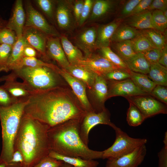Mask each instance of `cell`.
I'll use <instances>...</instances> for the list:
<instances>
[{
    "label": "cell",
    "mask_w": 167,
    "mask_h": 167,
    "mask_svg": "<svg viewBox=\"0 0 167 167\" xmlns=\"http://www.w3.org/2000/svg\"><path fill=\"white\" fill-rule=\"evenodd\" d=\"M86 112L71 93L58 86L32 94L24 113L50 128L72 119L82 120Z\"/></svg>",
    "instance_id": "1"
},
{
    "label": "cell",
    "mask_w": 167,
    "mask_h": 167,
    "mask_svg": "<svg viewBox=\"0 0 167 167\" xmlns=\"http://www.w3.org/2000/svg\"><path fill=\"white\" fill-rule=\"evenodd\" d=\"M49 128L24 113L15 139L14 149L22 154L24 167H33L49 155L50 148L48 131Z\"/></svg>",
    "instance_id": "2"
},
{
    "label": "cell",
    "mask_w": 167,
    "mask_h": 167,
    "mask_svg": "<svg viewBox=\"0 0 167 167\" xmlns=\"http://www.w3.org/2000/svg\"><path fill=\"white\" fill-rule=\"evenodd\" d=\"M82 120H70L49 128L48 135L50 151L62 155L88 160L102 159V151L90 149L80 136Z\"/></svg>",
    "instance_id": "3"
},
{
    "label": "cell",
    "mask_w": 167,
    "mask_h": 167,
    "mask_svg": "<svg viewBox=\"0 0 167 167\" xmlns=\"http://www.w3.org/2000/svg\"><path fill=\"white\" fill-rule=\"evenodd\" d=\"M28 100H19L8 107L0 106L2 147L0 160L7 164L14 152V143Z\"/></svg>",
    "instance_id": "4"
},
{
    "label": "cell",
    "mask_w": 167,
    "mask_h": 167,
    "mask_svg": "<svg viewBox=\"0 0 167 167\" xmlns=\"http://www.w3.org/2000/svg\"><path fill=\"white\" fill-rule=\"evenodd\" d=\"M11 73L23 80L33 93L61 86L59 75L47 66H24Z\"/></svg>",
    "instance_id": "5"
},
{
    "label": "cell",
    "mask_w": 167,
    "mask_h": 167,
    "mask_svg": "<svg viewBox=\"0 0 167 167\" xmlns=\"http://www.w3.org/2000/svg\"><path fill=\"white\" fill-rule=\"evenodd\" d=\"M116 137L113 144L102 151V159L118 157L129 153L138 147L145 144L147 140L145 138H135L117 127L114 130Z\"/></svg>",
    "instance_id": "6"
},
{
    "label": "cell",
    "mask_w": 167,
    "mask_h": 167,
    "mask_svg": "<svg viewBox=\"0 0 167 167\" xmlns=\"http://www.w3.org/2000/svg\"><path fill=\"white\" fill-rule=\"evenodd\" d=\"M25 9L26 20L24 27L36 29L48 37H60L61 35L59 32L34 7L31 2L29 1L26 2Z\"/></svg>",
    "instance_id": "7"
},
{
    "label": "cell",
    "mask_w": 167,
    "mask_h": 167,
    "mask_svg": "<svg viewBox=\"0 0 167 167\" xmlns=\"http://www.w3.org/2000/svg\"><path fill=\"white\" fill-rule=\"evenodd\" d=\"M99 124L108 125L114 130L117 127L111 122L110 113L106 109L99 113H86L80 122V136L83 141L87 146L89 142V134L90 131Z\"/></svg>",
    "instance_id": "8"
},
{
    "label": "cell",
    "mask_w": 167,
    "mask_h": 167,
    "mask_svg": "<svg viewBox=\"0 0 167 167\" xmlns=\"http://www.w3.org/2000/svg\"><path fill=\"white\" fill-rule=\"evenodd\" d=\"M149 95H138L126 98L139 109L145 119L158 114L167 113L166 105Z\"/></svg>",
    "instance_id": "9"
},
{
    "label": "cell",
    "mask_w": 167,
    "mask_h": 167,
    "mask_svg": "<svg viewBox=\"0 0 167 167\" xmlns=\"http://www.w3.org/2000/svg\"><path fill=\"white\" fill-rule=\"evenodd\" d=\"M53 70L61 76L69 85L80 105L87 112H95L89 101L86 92V86L81 81L64 69L55 66Z\"/></svg>",
    "instance_id": "10"
},
{
    "label": "cell",
    "mask_w": 167,
    "mask_h": 167,
    "mask_svg": "<svg viewBox=\"0 0 167 167\" xmlns=\"http://www.w3.org/2000/svg\"><path fill=\"white\" fill-rule=\"evenodd\" d=\"M146 152L145 144L141 145L121 156L108 159L105 167H139L143 161Z\"/></svg>",
    "instance_id": "11"
},
{
    "label": "cell",
    "mask_w": 167,
    "mask_h": 167,
    "mask_svg": "<svg viewBox=\"0 0 167 167\" xmlns=\"http://www.w3.org/2000/svg\"><path fill=\"white\" fill-rule=\"evenodd\" d=\"M108 84L107 99L118 96L126 98L149 94L140 89L130 78L121 81H109V84L108 82Z\"/></svg>",
    "instance_id": "12"
},
{
    "label": "cell",
    "mask_w": 167,
    "mask_h": 167,
    "mask_svg": "<svg viewBox=\"0 0 167 167\" xmlns=\"http://www.w3.org/2000/svg\"><path fill=\"white\" fill-rule=\"evenodd\" d=\"M72 2L71 1L68 0L56 1L55 19L58 27L62 30H71L74 27L75 23H76Z\"/></svg>",
    "instance_id": "13"
},
{
    "label": "cell",
    "mask_w": 167,
    "mask_h": 167,
    "mask_svg": "<svg viewBox=\"0 0 167 167\" xmlns=\"http://www.w3.org/2000/svg\"><path fill=\"white\" fill-rule=\"evenodd\" d=\"M16 79L11 73L0 77V82H5L2 86L13 97L18 100H28L33 93L25 84L17 81Z\"/></svg>",
    "instance_id": "14"
},
{
    "label": "cell",
    "mask_w": 167,
    "mask_h": 167,
    "mask_svg": "<svg viewBox=\"0 0 167 167\" xmlns=\"http://www.w3.org/2000/svg\"><path fill=\"white\" fill-rule=\"evenodd\" d=\"M76 65L85 66L97 75L102 76L110 71L118 69L101 55L93 53L84 57Z\"/></svg>",
    "instance_id": "15"
},
{
    "label": "cell",
    "mask_w": 167,
    "mask_h": 167,
    "mask_svg": "<svg viewBox=\"0 0 167 167\" xmlns=\"http://www.w3.org/2000/svg\"><path fill=\"white\" fill-rule=\"evenodd\" d=\"M22 36L28 45L43 57H47L46 45L48 36L45 34L34 28L24 27Z\"/></svg>",
    "instance_id": "16"
},
{
    "label": "cell",
    "mask_w": 167,
    "mask_h": 167,
    "mask_svg": "<svg viewBox=\"0 0 167 167\" xmlns=\"http://www.w3.org/2000/svg\"><path fill=\"white\" fill-rule=\"evenodd\" d=\"M26 20V14L22 0L15 3L11 15L6 27L13 31L18 38L22 37Z\"/></svg>",
    "instance_id": "17"
},
{
    "label": "cell",
    "mask_w": 167,
    "mask_h": 167,
    "mask_svg": "<svg viewBox=\"0 0 167 167\" xmlns=\"http://www.w3.org/2000/svg\"><path fill=\"white\" fill-rule=\"evenodd\" d=\"M97 28L94 26L86 28L75 37V41L76 46L84 52L85 56L92 54L96 49Z\"/></svg>",
    "instance_id": "18"
},
{
    "label": "cell",
    "mask_w": 167,
    "mask_h": 167,
    "mask_svg": "<svg viewBox=\"0 0 167 167\" xmlns=\"http://www.w3.org/2000/svg\"><path fill=\"white\" fill-rule=\"evenodd\" d=\"M91 90L95 100V112L99 113L106 109L104 103L107 99L108 81L102 76L97 75Z\"/></svg>",
    "instance_id": "19"
},
{
    "label": "cell",
    "mask_w": 167,
    "mask_h": 167,
    "mask_svg": "<svg viewBox=\"0 0 167 167\" xmlns=\"http://www.w3.org/2000/svg\"><path fill=\"white\" fill-rule=\"evenodd\" d=\"M46 53L55 60L62 69H65L70 65L62 46L59 37H48Z\"/></svg>",
    "instance_id": "20"
},
{
    "label": "cell",
    "mask_w": 167,
    "mask_h": 167,
    "mask_svg": "<svg viewBox=\"0 0 167 167\" xmlns=\"http://www.w3.org/2000/svg\"><path fill=\"white\" fill-rule=\"evenodd\" d=\"M121 20L118 19L107 24L101 25L97 28L96 49L109 47L112 36L120 25Z\"/></svg>",
    "instance_id": "21"
},
{
    "label": "cell",
    "mask_w": 167,
    "mask_h": 167,
    "mask_svg": "<svg viewBox=\"0 0 167 167\" xmlns=\"http://www.w3.org/2000/svg\"><path fill=\"white\" fill-rule=\"evenodd\" d=\"M72 76L81 81L91 89L97 75L87 67L80 65H71L63 69Z\"/></svg>",
    "instance_id": "22"
},
{
    "label": "cell",
    "mask_w": 167,
    "mask_h": 167,
    "mask_svg": "<svg viewBox=\"0 0 167 167\" xmlns=\"http://www.w3.org/2000/svg\"><path fill=\"white\" fill-rule=\"evenodd\" d=\"M118 2L111 0H94L88 22H94L104 17L116 7Z\"/></svg>",
    "instance_id": "23"
},
{
    "label": "cell",
    "mask_w": 167,
    "mask_h": 167,
    "mask_svg": "<svg viewBox=\"0 0 167 167\" xmlns=\"http://www.w3.org/2000/svg\"><path fill=\"white\" fill-rule=\"evenodd\" d=\"M28 44L22 37L18 38L13 46L9 58L7 68L8 71L18 69L22 67V63L24 58V51L25 47Z\"/></svg>",
    "instance_id": "24"
},
{
    "label": "cell",
    "mask_w": 167,
    "mask_h": 167,
    "mask_svg": "<svg viewBox=\"0 0 167 167\" xmlns=\"http://www.w3.org/2000/svg\"><path fill=\"white\" fill-rule=\"evenodd\" d=\"M62 48L66 57L71 65H76L84 57L81 50L74 45L65 36L60 37Z\"/></svg>",
    "instance_id": "25"
},
{
    "label": "cell",
    "mask_w": 167,
    "mask_h": 167,
    "mask_svg": "<svg viewBox=\"0 0 167 167\" xmlns=\"http://www.w3.org/2000/svg\"><path fill=\"white\" fill-rule=\"evenodd\" d=\"M128 17L127 25L131 27L140 30L153 28L152 23L151 11H146Z\"/></svg>",
    "instance_id": "26"
},
{
    "label": "cell",
    "mask_w": 167,
    "mask_h": 167,
    "mask_svg": "<svg viewBox=\"0 0 167 167\" xmlns=\"http://www.w3.org/2000/svg\"><path fill=\"white\" fill-rule=\"evenodd\" d=\"M49 156L58 160L68 163L73 167H97L99 163L94 160H88L79 157L64 156L50 151Z\"/></svg>",
    "instance_id": "27"
},
{
    "label": "cell",
    "mask_w": 167,
    "mask_h": 167,
    "mask_svg": "<svg viewBox=\"0 0 167 167\" xmlns=\"http://www.w3.org/2000/svg\"><path fill=\"white\" fill-rule=\"evenodd\" d=\"M124 62L131 71L146 75L149 72L150 64L142 53L136 54L130 59Z\"/></svg>",
    "instance_id": "28"
},
{
    "label": "cell",
    "mask_w": 167,
    "mask_h": 167,
    "mask_svg": "<svg viewBox=\"0 0 167 167\" xmlns=\"http://www.w3.org/2000/svg\"><path fill=\"white\" fill-rule=\"evenodd\" d=\"M147 75L156 85L167 86V68L158 62L150 64Z\"/></svg>",
    "instance_id": "29"
},
{
    "label": "cell",
    "mask_w": 167,
    "mask_h": 167,
    "mask_svg": "<svg viewBox=\"0 0 167 167\" xmlns=\"http://www.w3.org/2000/svg\"><path fill=\"white\" fill-rule=\"evenodd\" d=\"M139 31L127 25L120 26L116 29L111 39V42L116 43L131 40L136 37Z\"/></svg>",
    "instance_id": "30"
},
{
    "label": "cell",
    "mask_w": 167,
    "mask_h": 167,
    "mask_svg": "<svg viewBox=\"0 0 167 167\" xmlns=\"http://www.w3.org/2000/svg\"><path fill=\"white\" fill-rule=\"evenodd\" d=\"M130 79L140 89L150 94L156 85L147 75L129 71Z\"/></svg>",
    "instance_id": "31"
},
{
    "label": "cell",
    "mask_w": 167,
    "mask_h": 167,
    "mask_svg": "<svg viewBox=\"0 0 167 167\" xmlns=\"http://www.w3.org/2000/svg\"><path fill=\"white\" fill-rule=\"evenodd\" d=\"M113 43V48L116 54L124 61L130 59L136 54L133 49L131 40Z\"/></svg>",
    "instance_id": "32"
},
{
    "label": "cell",
    "mask_w": 167,
    "mask_h": 167,
    "mask_svg": "<svg viewBox=\"0 0 167 167\" xmlns=\"http://www.w3.org/2000/svg\"><path fill=\"white\" fill-rule=\"evenodd\" d=\"M140 32L156 48L161 50L163 49L166 43L165 37L162 33L154 28L140 30Z\"/></svg>",
    "instance_id": "33"
},
{
    "label": "cell",
    "mask_w": 167,
    "mask_h": 167,
    "mask_svg": "<svg viewBox=\"0 0 167 167\" xmlns=\"http://www.w3.org/2000/svg\"><path fill=\"white\" fill-rule=\"evenodd\" d=\"M102 56L105 58L118 69L127 71L129 70L125 62L109 47H105L100 49Z\"/></svg>",
    "instance_id": "34"
},
{
    "label": "cell",
    "mask_w": 167,
    "mask_h": 167,
    "mask_svg": "<svg viewBox=\"0 0 167 167\" xmlns=\"http://www.w3.org/2000/svg\"><path fill=\"white\" fill-rule=\"evenodd\" d=\"M127 112L126 121L130 126L136 127L140 125L145 119L139 109L130 101Z\"/></svg>",
    "instance_id": "35"
},
{
    "label": "cell",
    "mask_w": 167,
    "mask_h": 167,
    "mask_svg": "<svg viewBox=\"0 0 167 167\" xmlns=\"http://www.w3.org/2000/svg\"><path fill=\"white\" fill-rule=\"evenodd\" d=\"M131 41L133 49L136 54L143 53L150 49L156 48L140 31L139 34Z\"/></svg>",
    "instance_id": "36"
},
{
    "label": "cell",
    "mask_w": 167,
    "mask_h": 167,
    "mask_svg": "<svg viewBox=\"0 0 167 167\" xmlns=\"http://www.w3.org/2000/svg\"><path fill=\"white\" fill-rule=\"evenodd\" d=\"M152 23L154 29L163 33L167 27V18L163 12L159 10L152 11Z\"/></svg>",
    "instance_id": "37"
},
{
    "label": "cell",
    "mask_w": 167,
    "mask_h": 167,
    "mask_svg": "<svg viewBox=\"0 0 167 167\" xmlns=\"http://www.w3.org/2000/svg\"><path fill=\"white\" fill-rule=\"evenodd\" d=\"M35 2L38 7L49 18L54 20L56 1L51 0H36Z\"/></svg>",
    "instance_id": "38"
},
{
    "label": "cell",
    "mask_w": 167,
    "mask_h": 167,
    "mask_svg": "<svg viewBox=\"0 0 167 167\" xmlns=\"http://www.w3.org/2000/svg\"><path fill=\"white\" fill-rule=\"evenodd\" d=\"M12 46L5 44H0V72H8L7 63Z\"/></svg>",
    "instance_id": "39"
},
{
    "label": "cell",
    "mask_w": 167,
    "mask_h": 167,
    "mask_svg": "<svg viewBox=\"0 0 167 167\" xmlns=\"http://www.w3.org/2000/svg\"><path fill=\"white\" fill-rule=\"evenodd\" d=\"M18 39L15 33L11 29L5 27L0 30V44H5L13 46Z\"/></svg>",
    "instance_id": "40"
},
{
    "label": "cell",
    "mask_w": 167,
    "mask_h": 167,
    "mask_svg": "<svg viewBox=\"0 0 167 167\" xmlns=\"http://www.w3.org/2000/svg\"><path fill=\"white\" fill-rule=\"evenodd\" d=\"M129 71L117 69L108 72L102 76L108 81H121L130 78Z\"/></svg>",
    "instance_id": "41"
},
{
    "label": "cell",
    "mask_w": 167,
    "mask_h": 167,
    "mask_svg": "<svg viewBox=\"0 0 167 167\" xmlns=\"http://www.w3.org/2000/svg\"><path fill=\"white\" fill-rule=\"evenodd\" d=\"M19 100L13 97L0 85V106L6 107L17 102Z\"/></svg>",
    "instance_id": "42"
},
{
    "label": "cell",
    "mask_w": 167,
    "mask_h": 167,
    "mask_svg": "<svg viewBox=\"0 0 167 167\" xmlns=\"http://www.w3.org/2000/svg\"><path fill=\"white\" fill-rule=\"evenodd\" d=\"M140 1L130 0L126 2L120 11L118 19H122L130 16L134 8Z\"/></svg>",
    "instance_id": "43"
},
{
    "label": "cell",
    "mask_w": 167,
    "mask_h": 167,
    "mask_svg": "<svg viewBox=\"0 0 167 167\" xmlns=\"http://www.w3.org/2000/svg\"><path fill=\"white\" fill-rule=\"evenodd\" d=\"M51 63H48L43 61L36 57H24L22 63V67L27 66L32 67L41 66H46L50 68Z\"/></svg>",
    "instance_id": "44"
},
{
    "label": "cell",
    "mask_w": 167,
    "mask_h": 167,
    "mask_svg": "<svg viewBox=\"0 0 167 167\" xmlns=\"http://www.w3.org/2000/svg\"><path fill=\"white\" fill-rule=\"evenodd\" d=\"M94 0H85L78 26H81L87 21L90 15Z\"/></svg>",
    "instance_id": "45"
},
{
    "label": "cell",
    "mask_w": 167,
    "mask_h": 167,
    "mask_svg": "<svg viewBox=\"0 0 167 167\" xmlns=\"http://www.w3.org/2000/svg\"><path fill=\"white\" fill-rule=\"evenodd\" d=\"M150 94L167 105V89L166 86L156 85Z\"/></svg>",
    "instance_id": "46"
},
{
    "label": "cell",
    "mask_w": 167,
    "mask_h": 167,
    "mask_svg": "<svg viewBox=\"0 0 167 167\" xmlns=\"http://www.w3.org/2000/svg\"><path fill=\"white\" fill-rule=\"evenodd\" d=\"M63 162L48 155L41 159L33 167H58Z\"/></svg>",
    "instance_id": "47"
},
{
    "label": "cell",
    "mask_w": 167,
    "mask_h": 167,
    "mask_svg": "<svg viewBox=\"0 0 167 167\" xmlns=\"http://www.w3.org/2000/svg\"><path fill=\"white\" fill-rule=\"evenodd\" d=\"M162 50L156 48L149 49L143 53L145 58L150 64L158 62Z\"/></svg>",
    "instance_id": "48"
},
{
    "label": "cell",
    "mask_w": 167,
    "mask_h": 167,
    "mask_svg": "<svg viewBox=\"0 0 167 167\" xmlns=\"http://www.w3.org/2000/svg\"><path fill=\"white\" fill-rule=\"evenodd\" d=\"M84 4V0L75 1L73 4V11L76 23L77 25L79 22Z\"/></svg>",
    "instance_id": "49"
},
{
    "label": "cell",
    "mask_w": 167,
    "mask_h": 167,
    "mask_svg": "<svg viewBox=\"0 0 167 167\" xmlns=\"http://www.w3.org/2000/svg\"><path fill=\"white\" fill-rule=\"evenodd\" d=\"M167 0H153L147 11H152L157 10L164 12L167 10Z\"/></svg>",
    "instance_id": "50"
},
{
    "label": "cell",
    "mask_w": 167,
    "mask_h": 167,
    "mask_svg": "<svg viewBox=\"0 0 167 167\" xmlns=\"http://www.w3.org/2000/svg\"><path fill=\"white\" fill-rule=\"evenodd\" d=\"M152 0H141L134 8L131 16L147 11L148 7Z\"/></svg>",
    "instance_id": "51"
},
{
    "label": "cell",
    "mask_w": 167,
    "mask_h": 167,
    "mask_svg": "<svg viewBox=\"0 0 167 167\" xmlns=\"http://www.w3.org/2000/svg\"><path fill=\"white\" fill-rule=\"evenodd\" d=\"M158 167H167V148L164 146L158 153Z\"/></svg>",
    "instance_id": "52"
},
{
    "label": "cell",
    "mask_w": 167,
    "mask_h": 167,
    "mask_svg": "<svg viewBox=\"0 0 167 167\" xmlns=\"http://www.w3.org/2000/svg\"><path fill=\"white\" fill-rule=\"evenodd\" d=\"M24 57H36L38 52L33 47L28 45L24 48Z\"/></svg>",
    "instance_id": "53"
},
{
    "label": "cell",
    "mask_w": 167,
    "mask_h": 167,
    "mask_svg": "<svg viewBox=\"0 0 167 167\" xmlns=\"http://www.w3.org/2000/svg\"><path fill=\"white\" fill-rule=\"evenodd\" d=\"M158 63L167 68V45L166 43L162 50L161 55Z\"/></svg>",
    "instance_id": "54"
},
{
    "label": "cell",
    "mask_w": 167,
    "mask_h": 167,
    "mask_svg": "<svg viewBox=\"0 0 167 167\" xmlns=\"http://www.w3.org/2000/svg\"><path fill=\"white\" fill-rule=\"evenodd\" d=\"M7 22L0 17V30L6 27Z\"/></svg>",
    "instance_id": "55"
},
{
    "label": "cell",
    "mask_w": 167,
    "mask_h": 167,
    "mask_svg": "<svg viewBox=\"0 0 167 167\" xmlns=\"http://www.w3.org/2000/svg\"><path fill=\"white\" fill-rule=\"evenodd\" d=\"M164 143V147L167 148V132L166 131L163 140Z\"/></svg>",
    "instance_id": "56"
},
{
    "label": "cell",
    "mask_w": 167,
    "mask_h": 167,
    "mask_svg": "<svg viewBox=\"0 0 167 167\" xmlns=\"http://www.w3.org/2000/svg\"><path fill=\"white\" fill-rule=\"evenodd\" d=\"M0 167H10L4 161L0 160Z\"/></svg>",
    "instance_id": "57"
},
{
    "label": "cell",
    "mask_w": 167,
    "mask_h": 167,
    "mask_svg": "<svg viewBox=\"0 0 167 167\" xmlns=\"http://www.w3.org/2000/svg\"><path fill=\"white\" fill-rule=\"evenodd\" d=\"M58 167H73L71 165L65 162H63V163L60 166Z\"/></svg>",
    "instance_id": "58"
},
{
    "label": "cell",
    "mask_w": 167,
    "mask_h": 167,
    "mask_svg": "<svg viewBox=\"0 0 167 167\" xmlns=\"http://www.w3.org/2000/svg\"><path fill=\"white\" fill-rule=\"evenodd\" d=\"M163 13L165 17L167 18V10L163 12Z\"/></svg>",
    "instance_id": "59"
}]
</instances>
